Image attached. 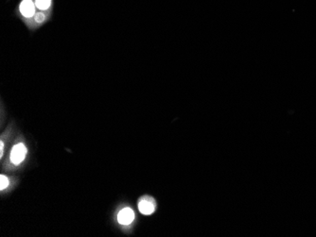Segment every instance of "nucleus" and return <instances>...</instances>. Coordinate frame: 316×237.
<instances>
[{"instance_id":"nucleus-7","label":"nucleus","mask_w":316,"mask_h":237,"mask_svg":"<svg viewBox=\"0 0 316 237\" xmlns=\"http://www.w3.org/2000/svg\"><path fill=\"white\" fill-rule=\"evenodd\" d=\"M0 181H1V183H0V189H1V191H3V190H5V189L7 188L8 186H9L10 181H9V179H8L5 175H1V176H0Z\"/></svg>"},{"instance_id":"nucleus-3","label":"nucleus","mask_w":316,"mask_h":237,"mask_svg":"<svg viewBox=\"0 0 316 237\" xmlns=\"http://www.w3.org/2000/svg\"><path fill=\"white\" fill-rule=\"evenodd\" d=\"M156 203L152 196H143L138 202V210L142 215L150 216L155 213Z\"/></svg>"},{"instance_id":"nucleus-5","label":"nucleus","mask_w":316,"mask_h":237,"mask_svg":"<svg viewBox=\"0 0 316 237\" xmlns=\"http://www.w3.org/2000/svg\"><path fill=\"white\" fill-rule=\"evenodd\" d=\"M36 5L38 11L52 14L54 0H36Z\"/></svg>"},{"instance_id":"nucleus-6","label":"nucleus","mask_w":316,"mask_h":237,"mask_svg":"<svg viewBox=\"0 0 316 237\" xmlns=\"http://www.w3.org/2000/svg\"><path fill=\"white\" fill-rule=\"evenodd\" d=\"M52 14H49V13H46V12H41V11H38L37 14H36V16L33 17L31 24L34 25V26H41L43 24H45L46 22L49 21L51 17Z\"/></svg>"},{"instance_id":"nucleus-2","label":"nucleus","mask_w":316,"mask_h":237,"mask_svg":"<svg viewBox=\"0 0 316 237\" xmlns=\"http://www.w3.org/2000/svg\"><path fill=\"white\" fill-rule=\"evenodd\" d=\"M27 152H28V149L23 143L16 144L13 147L12 152L10 155L12 164L14 166H19L21 163H23V161L25 160V158L27 156Z\"/></svg>"},{"instance_id":"nucleus-1","label":"nucleus","mask_w":316,"mask_h":237,"mask_svg":"<svg viewBox=\"0 0 316 237\" xmlns=\"http://www.w3.org/2000/svg\"><path fill=\"white\" fill-rule=\"evenodd\" d=\"M16 12L18 14V17H20L26 22L27 25L31 24L33 17L38 12L36 5V0H20V2L16 7Z\"/></svg>"},{"instance_id":"nucleus-8","label":"nucleus","mask_w":316,"mask_h":237,"mask_svg":"<svg viewBox=\"0 0 316 237\" xmlns=\"http://www.w3.org/2000/svg\"><path fill=\"white\" fill-rule=\"evenodd\" d=\"M3 154H4V143L1 142L0 143V157L1 158L3 157Z\"/></svg>"},{"instance_id":"nucleus-4","label":"nucleus","mask_w":316,"mask_h":237,"mask_svg":"<svg viewBox=\"0 0 316 237\" xmlns=\"http://www.w3.org/2000/svg\"><path fill=\"white\" fill-rule=\"evenodd\" d=\"M134 213L133 210L131 208H124V209L121 210L119 215H118V221L119 223L121 225H130L134 221Z\"/></svg>"}]
</instances>
